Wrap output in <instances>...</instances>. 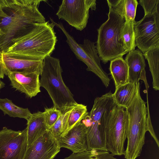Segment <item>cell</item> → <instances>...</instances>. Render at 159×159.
<instances>
[{"label": "cell", "instance_id": "obj_1", "mask_svg": "<svg viewBox=\"0 0 159 159\" xmlns=\"http://www.w3.org/2000/svg\"><path fill=\"white\" fill-rule=\"evenodd\" d=\"M42 0H0L5 16L0 17V52H6L12 41L46 21L38 7Z\"/></svg>", "mask_w": 159, "mask_h": 159}, {"label": "cell", "instance_id": "obj_2", "mask_svg": "<svg viewBox=\"0 0 159 159\" xmlns=\"http://www.w3.org/2000/svg\"><path fill=\"white\" fill-rule=\"evenodd\" d=\"M38 23L29 32L14 40L11 45L4 53L18 57L43 60L51 55L57 41L54 21Z\"/></svg>", "mask_w": 159, "mask_h": 159}, {"label": "cell", "instance_id": "obj_3", "mask_svg": "<svg viewBox=\"0 0 159 159\" xmlns=\"http://www.w3.org/2000/svg\"><path fill=\"white\" fill-rule=\"evenodd\" d=\"M135 96L126 108L128 117L127 139V145L125 151V159H136L141 154L145 143L146 132H149L157 146L158 138L153 129L150 116L149 109L140 94V84H136Z\"/></svg>", "mask_w": 159, "mask_h": 159}, {"label": "cell", "instance_id": "obj_4", "mask_svg": "<svg viewBox=\"0 0 159 159\" xmlns=\"http://www.w3.org/2000/svg\"><path fill=\"white\" fill-rule=\"evenodd\" d=\"M116 105L111 91L95 98L91 111L82 122L87 128L88 150L107 151L106 125L110 112Z\"/></svg>", "mask_w": 159, "mask_h": 159}, {"label": "cell", "instance_id": "obj_5", "mask_svg": "<svg viewBox=\"0 0 159 159\" xmlns=\"http://www.w3.org/2000/svg\"><path fill=\"white\" fill-rule=\"evenodd\" d=\"M109 7L107 20L98 29L96 46L98 55L104 64L128 53L121 38L125 20Z\"/></svg>", "mask_w": 159, "mask_h": 159}, {"label": "cell", "instance_id": "obj_6", "mask_svg": "<svg viewBox=\"0 0 159 159\" xmlns=\"http://www.w3.org/2000/svg\"><path fill=\"white\" fill-rule=\"evenodd\" d=\"M62 72L59 59L48 55L43 59L40 86L48 92L53 107L60 110L78 104L63 80Z\"/></svg>", "mask_w": 159, "mask_h": 159}, {"label": "cell", "instance_id": "obj_7", "mask_svg": "<svg viewBox=\"0 0 159 159\" xmlns=\"http://www.w3.org/2000/svg\"><path fill=\"white\" fill-rule=\"evenodd\" d=\"M55 25L63 32L66 38V42L76 57L86 65L88 71L95 74L101 80L106 88L109 85L110 79L103 70L100 64L101 60L98 53L95 43L85 39L83 44H78L66 30L60 22L54 21Z\"/></svg>", "mask_w": 159, "mask_h": 159}, {"label": "cell", "instance_id": "obj_8", "mask_svg": "<svg viewBox=\"0 0 159 159\" xmlns=\"http://www.w3.org/2000/svg\"><path fill=\"white\" fill-rule=\"evenodd\" d=\"M128 125V117L126 109L116 105L110 113L106 128L107 149L114 156L125 153L124 145Z\"/></svg>", "mask_w": 159, "mask_h": 159}, {"label": "cell", "instance_id": "obj_9", "mask_svg": "<svg viewBox=\"0 0 159 159\" xmlns=\"http://www.w3.org/2000/svg\"><path fill=\"white\" fill-rule=\"evenodd\" d=\"M96 0H63L56 14L77 30L82 31L86 27L90 9H96Z\"/></svg>", "mask_w": 159, "mask_h": 159}, {"label": "cell", "instance_id": "obj_10", "mask_svg": "<svg viewBox=\"0 0 159 159\" xmlns=\"http://www.w3.org/2000/svg\"><path fill=\"white\" fill-rule=\"evenodd\" d=\"M135 43L143 54L159 47V11L144 15L139 21H134Z\"/></svg>", "mask_w": 159, "mask_h": 159}, {"label": "cell", "instance_id": "obj_11", "mask_svg": "<svg viewBox=\"0 0 159 159\" xmlns=\"http://www.w3.org/2000/svg\"><path fill=\"white\" fill-rule=\"evenodd\" d=\"M27 146L26 128L16 131L4 127L0 131V159H22Z\"/></svg>", "mask_w": 159, "mask_h": 159}, {"label": "cell", "instance_id": "obj_12", "mask_svg": "<svg viewBox=\"0 0 159 159\" xmlns=\"http://www.w3.org/2000/svg\"><path fill=\"white\" fill-rule=\"evenodd\" d=\"M60 148L57 139L48 130L27 148L22 159H53Z\"/></svg>", "mask_w": 159, "mask_h": 159}, {"label": "cell", "instance_id": "obj_13", "mask_svg": "<svg viewBox=\"0 0 159 159\" xmlns=\"http://www.w3.org/2000/svg\"><path fill=\"white\" fill-rule=\"evenodd\" d=\"M12 88L24 93L30 98L41 92L39 76L36 73H20L6 71Z\"/></svg>", "mask_w": 159, "mask_h": 159}, {"label": "cell", "instance_id": "obj_14", "mask_svg": "<svg viewBox=\"0 0 159 159\" xmlns=\"http://www.w3.org/2000/svg\"><path fill=\"white\" fill-rule=\"evenodd\" d=\"M57 140L61 148L69 149L73 153H80L88 150L87 128L82 122L76 124Z\"/></svg>", "mask_w": 159, "mask_h": 159}, {"label": "cell", "instance_id": "obj_15", "mask_svg": "<svg viewBox=\"0 0 159 159\" xmlns=\"http://www.w3.org/2000/svg\"><path fill=\"white\" fill-rule=\"evenodd\" d=\"M125 60L128 67L129 83L138 84L140 83V80H143L148 93L149 86L147 80L143 53L138 49L132 51L128 53Z\"/></svg>", "mask_w": 159, "mask_h": 159}, {"label": "cell", "instance_id": "obj_16", "mask_svg": "<svg viewBox=\"0 0 159 159\" xmlns=\"http://www.w3.org/2000/svg\"><path fill=\"white\" fill-rule=\"evenodd\" d=\"M1 60L4 71L36 73L40 75L43 60H35L13 57L2 53Z\"/></svg>", "mask_w": 159, "mask_h": 159}, {"label": "cell", "instance_id": "obj_17", "mask_svg": "<svg viewBox=\"0 0 159 159\" xmlns=\"http://www.w3.org/2000/svg\"><path fill=\"white\" fill-rule=\"evenodd\" d=\"M27 148L48 131L44 112L38 111L32 114L27 121Z\"/></svg>", "mask_w": 159, "mask_h": 159}, {"label": "cell", "instance_id": "obj_18", "mask_svg": "<svg viewBox=\"0 0 159 159\" xmlns=\"http://www.w3.org/2000/svg\"><path fill=\"white\" fill-rule=\"evenodd\" d=\"M108 7L123 17L126 22L134 21L138 4L136 0H107Z\"/></svg>", "mask_w": 159, "mask_h": 159}, {"label": "cell", "instance_id": "obj_19", "mask_svg": "<svg viewBox=\"0 0 159 159\" xmlns=\"http://www.w3.org/2000/svg\"><path fill=\"white\" fill-rule=\"evenodd\" d=\"M110 61L109 70L115 87L129 83L128 67L122 57Z\"/></svg>", "mask_w": 159, "mask_h": 159}, {"label": "cell", "instance_id": "obj_20", "mask_svg": "<svg viewBox=\"0 0 159 159\" xmlns=\"http://www.w3.org/2000/svg\"><path fill=\"white\" fill-rule=\"evenodd\" d=\"M135 84L129 83L116 88L113 93L114 100L117 106L127 108L131 104L136 94Z\"/></svg>", "mask_w": 159, "mask_h": 159}, {"label": "cell", "instance_id": "obj_21", "mask_svg": "<svg viewBox=\"0 0 159 159\" xmlns=\"http://www.w3.org/2000/svg\"><path fill=\"white\" fill-rule=\"evenodd\" d=\"M147 60L152 79V87L155 91L159 90V47L149 50L143 54Z\"/></svg>", "mask_w": 159, "mask_h": 159}, {"label": "cell", "instance_id": "obj_22", "mask_svg": "<svg viewBox=\"0 0 159 159\" xmlns=\"http://www.w3.org/2000/svg\"><path fill=\"white\" fill-rule=\"evenodd\" d=\"M0 110L4 115L7 114L12 117L24 118L27 121L32 114L28 108L18 107L7 98H0Z\"/></svg>", "mask_w": 159, "mask_h": 159}, {"label": "cell", "instance_id": "obj_23", "mask_svg": "<svg viewBox=\"0 0 159 159\" xmlns=\"http://www.w3.org/2000/svg\"><path fill=\"white\" fill-rule=\"evenodd\" d=\"M134 21H125L121 31V39L124 48L128 52L134 50L136 47L134 29Z\"/></svg>", "mask_w": 159, "mask_h": 159}, {"label": "cell", "instance_id": "obj_24", "mask_svg": "<svg viewBox=\"0 0 159 159\" xmlns=\"http://www.w3.org/2000/svg\"><path fill=\"white\" fill-rule=\"evenodd\" d=\"M74 107H68L60 110L61 112V116L54 125L48 130L56 139L57 140L65 133L67 128L69 115Z\"/></svg>", "mask_w": 159, "mask_h": 159}, {"label": "cell", "instance_id": "obj_25", "mask_svg": "<svg viewBox=\"0 0 159 159\" xmlns=\"http://www.w3.org/2000/svg\"><path fill=\"white\" fill-rule=\"evenodd\" d=\"M64 159H118L108 151L92 149L72 153Z\"/></svg>", "mask_w": 159, "mask_h": 159}, {"label": "cell", "instance_id": "obj_26", "mask_svg": "<svg viewBox=\"0 0 159 159\" xmlns=\"http://www.w3.org/2000/svg\"><path fill=\"white\" fill-rule=\"evenodd\" d=\"M88 113L86 106L78 103L75 106L70 113L67 121L66 129L63 135L76 124L81 122Z\"/></svg>", "mask_w": 159, "mask_h": 159}, {"label": "cell", "instance_id": "obj_27", "mask_svg": "<svg viewBox=\"0 0 159 159\" xmlns=\"http://www.w3.org/2000/svg\"><path fill=\"white\" fill-rule=\"evenodd\" d=\"M45 120L48 130L57 121L61 114V111L53 107L50 108H45L44 112Z\"/></svg>", "mask_w": 159, "mask_h": 159}, {"label": "cell", "instance_id": "obj_28", "mask_svg": "<svg viewBox=\"0 0 159 159\" xmlns=\"http://www.w3.org/2000/svg\"><path fill=\"white\" fill-rule=\"evenodd\" d=\"M139 4L144 10V15L159 11V0H140Z\"/></svg>", "mask_w": 159, "mask_h": 159}, {"label": "cell", "instance_id": "obj_29", "mask_svg": "<svg viewBox=\"0 0 159 159\" xmlns=\"http://www.w3.org/2000/svg\"><path fill=\"white\" fill-rule=\"evenodd\" d=\"M5 75L4 68L1 60L0 59V79H3Z\"/></svg>", "mask_w": 159, "mask_h": 159}, {"label": "cell", "instance_id": "obj_30", "mask_svg": "<svg viewBox=\"0 0 159 159\" xmlns=\"http://www.w3.org/2000/svg\"><path fill=\"white\" fill-rule=\"evenodd\" d=\"M5 86V84L3 81H2L1 80V79H0V88L2 89Z\"/></svg>", "mask_w": 159, "mask_h": 159}, {"label": "cell", "instance_id": "obj_31", "mask_svg": "<svg viewBox=\"0 0 159 159\" xmlns=\"http://www.w3.org/2000/svg\"><path fill=\"white\" fill-rule=\"evenodd\" d=\"M3 15L1 7L0 6V17H1Z\"/></svg>", "mask_w": 159, "mask_h": 159}, {"label": "cell", "instance_id": "obj_32", "mask_svg": "<svg viewBox=\"0 0 159 159\" xmlns=\"http://www.w3.org/2000/svg\"><path fill=\"white\" fill-rule=\"evenodd\" d=\"M2 55V53L1 52H0V59H1V58Z\"/></svg>", "mask_w": 159, "mask_h": 159}, {"label": "cell", "instance_id": "obj_33", "mask_svg": "<svg viewBox=\"0 0 159 159\" xmlns=\"http://www.w3.org/2000/svg\"><path fill=\"white\" fill-rule=\"evenodd\" d=\"M1 89V88H0V89Z\"/></svg>", "mask_w": 159, "mask_h": 159}]
</instances>
